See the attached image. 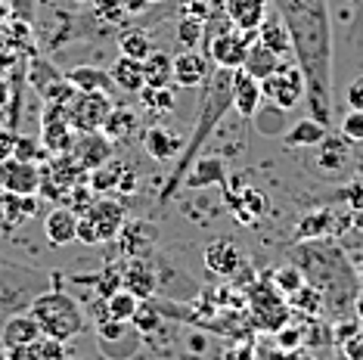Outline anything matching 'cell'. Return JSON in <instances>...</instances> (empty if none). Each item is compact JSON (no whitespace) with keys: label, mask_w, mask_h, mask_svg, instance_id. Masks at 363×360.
Listing matches in <instances>:
<instances>
[{"label":"cell","mask_w":363,"mask_h":360,"mask_svg":"<svg viewBox=\"0 0 363 360\" xmlns=\"http://www.w3.org/2000/svg\"><path fill=\"white\" fill-rule=\"evenodd\" d=\"M289 40L292 62L304 75V106L317 125L335 121V84H333V16L329 0H277Z\"/></svg>","instance_id":"1"},{"label":"cell","mask_w":363,"mask_h":360,"mask_svg":"<svg viewBox=\"0 0 363 360\" xmlns=\"http://www.w3.org/2000/svg\"><path fill=\"white\" fill-rule=\"evenodd\" d=\"M230 106H233V72H230V69H211L208 81L202 84L199 116H196L193 134L186 137L184 150H180V155L174 159V171L168 174V184L162 186V196H159L162 206L180 190V184H184V177H186V171L193 168L196 162H199L202 146L208 143V137L214 134V128L224 121V116L230 112Z\"/></svg>","instance_id":"2"},{"label":"cell","mask_w":363,"mask_h":360,"mask_svg":"<svg viewBox=\"0 0 363 360\" xmlns=\"http://www.w3.org/2000/svg\"><path fill=\"white\" fill-rule=\"evenodd\" d=\"M28 314L38 320L40 332L56 342H72L75 335L84 332V323H87L81 305L60 286V274H56V283L50 289L40 292V296L31 301Z\"/></svg>","instance_id":"3"},{"label":"cell","mask_w":363,"mask_h":360,"mask_svg":"<svg viewBox=\"0 0 363 360\" xmlns=\"http://www.w3.org/2000/svg\"><path fill=\"white\" fill-rule=\"evenodd\" d=\"M53 283H56V274H50V270L0 258V317L28 310L31 301H35L40 292L50 289Z\"/></svg>","instance_id":"4"},{"label":"cell","mask_w":363,"mask_h":360,"mask_svg":"<svg viewBox=\"0 0 363 360\" xmlns=\"http://www.w3.org/2000/svg\"><path fill=\"white\" fill-rule=\"evenodd\" d=\"M125 220H128L125 202H118L115 196H96L78 215V240L75 242H81V245L115 242V236L121 233Z\"/></svg>","instance_id":"5"},{"label":"cell","mask_w":363,"mask_h":360,"mask_svg":"<svg viewBox=\"0 0 363 360\" xmlns=\"http://www.w3.org/2000/svg\"><path fill=\"white\" fill-rule=\"evenodd\" d=\"M112 94L103 90H75L69 103H65V116L75 134H90V130H100L106 116L112 109Z\"/></svg>","instance_id":"6"},{"label":"cell","mask_w":363,"mask_h":360,"mask_svg":"<svg viewBox=\"0 0 363 360\" xmlns=\"http://www.w3.org/2000/svg\"><path fill=\"white\" fill-rule=\"evenodd\" d=\"M261 96L267 103H274L279 112L295 109V106L304 100V75H301V69L292 60L279 62V69L270 72V75L261 81Z\"/></svg>","instance_id":"7"},{"label":"cell","mask_w":363,"mask_h":360,"mask_svg":"<svg viewBox=\"0 0 363 360\" xmlns=\"http://www.w3.org/2000/svg\"><path fill=\"white\" fill-rule=\"evenodd\" d=\"M84 180H87V171H81L69 152L47 155V165L40 168V193L50 196L53 202H62V196L69 193L72 186L84 184Z\"/></svg>","instance_id":"8"},{"label":"cell","mask_w":363,"mask_h":360,"mask_svg":"<svg viewBox=\"0 0 363 360\" xmlns=\"http://www.w3.org/2000/svg\"><path fill=\"white\" fill-rule=\"evenodd\" d=\"M40 143L50 155H62L72 150L75 143V130L69 125V116H65V106H53L44 103V112H40Z\"/></svg>","instance_id":"9"},{"label":"cell","mask_w":363,"mask_h":360,"mask_svg":"<svg viewBox=\"0 0 363 360\" xmlns=\"http://www.w3.org/2000/svg\"><path fill=\"white\" fill-rule=\"evenodd\" d=\"M249 308H252V320L255 326H261V330H274L279 332L289 320V301L279 296V292L274 289V286H255L252 298H249Z\"/></svg>","instance_id":"10"},{"label":"cell","mask_w":363,"mask_h":360,"mask_svg":"<svg viewBox=\"0 0 363 360\" xmlns=\"http://www.w3.org/2000/svg\"><path fill=\"white\" fill-rule=\"evenodd\" d=\"M87 184L94 186L96 196H115V193H134L137 190V171L121 159H112L87 174Z\"/></svg>","instance_id":"11"},{"label":"cell","mask_w":363,"mask_h":360,"mask_svg":"<svg viewBox=\"0 0 363 360\" xmlns=\"http://www.w3.org/2000/svg\"><path fill=\"white\" fill-rule=\"evenodd\" d=\"M115 242L121 245V258H150L155 242H159V227L143 218L125 220V227L115 236Z\"/></svg>","instance_id":"12"},{"label":"cell","mask_w":363,"mask_h":360,"mask_svg":"<svg viewBox=\"0 0 363 360\" xmlns=\"http://www.w3.org/2000/svg\"><path fill=\"white\" fill-rule=\"evenodd\" d=\"M112 140L103 134V130H90V134H75V143H72L69 155L75 159V165L81 171H96L100 165L112 159Z\"/></svg>","instance_id":"13"},{"label":"cell","mask_w":363,"mask_h":360,"mask_svg":"<svg viewBox=\"0 0 363 360\" xmlns=\"http://www.w3.org/2000/svg\"><path fill=\"white\" fill-rule=\"evenodd\" d=\"M38 215V196L0 190V233H16Z\"/></svg>","instance_id":"14"},{"label":"cell","mask_w":363,"mask_h":360,"mask_svg":"<svg viewBox=\"0 0 363 360\" xmlns=\"http://www.w3.org/2000/svg\"><path fill=\"white\" fill-rule=\"evenodd\" d=\"M202 261H205V267H208L214 276H224V280L236 276L239 270H242V264H245L242 252H239V245L233 240H211L208 245H205V252H202Z\"/></svg>","instance_id":"15"},{"label":"cell","mask_w":363,"mask_h":360,"mask_svg":"<svg viewBox=\"0 0 363 360\" xmlns=\"http://www.w3.org/2000/svg\"><path fill=\"white\" fill-rule=\"evenodd\" d=\"M211 60L202 50H180L174 56V84L180 87H202L211 75Z\"/></svg>","instance_id":"16"},{"label":"cell","mask_w":363,"mask_h":360,"mask_svg":"<svg viewBox=\"0 0 363 360\" xmlns=\"http://www.w3.org/2000/svg\"><path fill=\"white\" fill-rule=\"evenodd\" d=\"M40 335H44V332H40L38 320L28 314V310H22V314L4 317V335H0V345H4L6 351L28 348V345H35Z\"/></svg>","instance_id":"17"},{"label":"cell","mask_w":363,"mask_h":360,"mask_svg":"<svg viewBox=\"0 0 363 360\" xmlns=\"http://www.w3.org/2000/svg\"><path fill=\"white\" fill-rule=\"evenodd\" d=\"M220 10L230 19V26L239 31H258L264 16L270 10V0H220Z\"/></svg>","instance_id":"18"},{"label":"cell","mask_w":363,"mask_h":360,"mask_svg":"<svg viewBox=\"0 0 363 360\" xmlns=\"http://www.w3.org/2000/svg\"><path fill=\"white\" fill-rule=\"evenodd\" d=\"M155 283H159V276H155V267L150 264V258H125V264H121V286L125 289H130L143 301V298H152Z\"/></svg>","instance_id":"19"},{"label":"cell","mask_w":363,"mask_h":360,"mask_svg":"<svg viewBox=\"0 0 363 360\" xmlns=\"http://www.w3.org/2000/svg\"><path fill=\"white\" fill-rule=\"evenodd\" d=\"M4 190L19 196H38L40 193V168L35 162L6 159L4 162Z\"/></svg>","instance_id":"20"},{"label":"cell","mask_w":363,"mask_h":360,"mask_svg":"<svg viewBox=\"0 0 363 360\" xmlns=\"http://www.w3.org/2000/svg\"><path fill=\"white\" fill-rule=\"evenodd\" d=\"M140 143H143V150L150 152V159H155V162H171V159H177V155H180V150H184L186 140H180L174 130L155 125V128L140 130Z\"/></svg>","instance_id":"21"},{"label":"cell","mask_w":363,"mask_h":360,"mask_svg":"<svg viewBox=\"0 0 363 360\" xmlns=\"http://www.w3.org/2000/svg\"><path fill=\"white\" fill-rule=\"evenodd\" d=\"M44 236L50 245H72L78 240V215L65 206H56L44 218Z\"/></svg>","instance_id":"22"},{"label":"cell","mask_w":363,"mask_h":360,"mask_svg":"<svg viewBox=\"0 0 363 360\" xmlns=\"http://www.w3.org/2000/svg\"><path fill=\"white\" fill-rule=\"evenodd\" d=\"M100 130L109 137L112 143H125V140H130V137L140 134V112L134 109V106H112Z\"/></svg>","instance_id":"23"},{"label":"cell","mask_w":363,"mask_h":360,"mask_svg":"<svg viewBox=\"0 0 363 360\" xmlns=\"http://www.w3.org/2000/svg\"><path fill=\"white\" fill-rule=\"evenodd\" d=\"M258 40L267 50H274L279 60H292V40H289V28H286V22H283V16L277 13H270L264 16V22L258 26Z\"/></svg>","instance_id":"24"},{"label":"cell","mask_w":363,"mask_h":360,"mask_svg":"<svg viewBox=\"0 0 363 360\" xmlns=\"http://www.w3.org/2000/svg\"><path fill=\"white\" fill-rule=\"evenodd\" d=\"M261 100H264V96H261V81H255L249 72L236 69L233 72V109L242 118H255Z\"/></svg>","instance_id":"25"},{"label":"cell","mask_w":363,"mask_h":360,"mask_svg":"<svg viewBox=\"0 0 363 360\" xmlns=\"http://www.w3.org/2000/svg\"><path fill=\"white\" fill-rule=\"evenodd\" d=\"M109 75H112L115 90H125V94H140V90L146 87V81H143V62L130 60V56H121L118 53V60L112 62Z\"/></svg>","instance_id":"26"},{"label":"cell","mask_w":363,"mask_h":360,"mask_svg":"<svg viewBox=\"0 0 363 360\" xmlns=\"http://www.w3.org/2000/svg\"><path fill=\"white\" fill-rule=\"evenodd\" d=\"M62 75L75 90H103V94L115 90L109 69H100V65H75V69L62 72Z\"/></svg>","instance_id":"27"},{"label":"cell","mask_w":363,"mask_h":360,"mask_svg":"<svg viewBox=\"0 0 363 360\" xmlns=\"http://www.w3.org/2000/svg\"><path fill=\"white\" fill-rule=\"evenodd\" d=\"M143 81L146 87H171V81H174V56L164 50H152L143 60Z\"/></svg>","instance_id":"28"},{"label":"cell","mask_w":363,"mask_h":360,"mask_svg":"<svg viewBox=\"0 0 363 360\" xmlns=\"http://www.w3.org/2000/svg\"><path fill=\"white\" fill-rule=\"evenodd\" d=\"M279 62H286V60H279L274 50H267V47L255 38V44L249 47V56H245V62H242V72H249L255 81H264L270 72L279 69Z\"/></svg>","instance_id":"29"},{"label":"cell","mask_w":363,"mask_h":360,"mask_svg":"<svg viewBox=\"0 0 363 360\" xmlns=\"http://www.w3.org/2000/svg\"><path fill=\"white\" fill-rule=\"evenodd\" d=\"M317 159H320V168L329 171V174H335L338 168L348 165V150H345V140L342 137H323V140L317 143Z\"/></svg>","instance_id":"30"},{"label":"cell","mask_w":363,"mask_h":360,"mask_svg":"<svg viewBox=\"0 0 363 360\" xmlns=\"http://www.w3.org/2000/svg\"><path fill=\"white\" fill-rule=\"evenodd\" d=\"M118 50H121V56H130V60L143 62L155 47H152V40H150V35H146L143 28H125L118 35Z\"/></svg>","instance_id":"31"},{"label":"cell","mask_w":363,"mask_h":360,"mask_svg":"<svg viewBox=\"0 0 363 360\" xmlns=\"http://www.w3.org/2000/svg\"><path fill=\"white\" fill-rule=\"evenodd\" d=\"M289 308H295V310H301V314H308V317H317L320 310L326 308V296H323V289L320 286H313V283H304L295 296H289Z\"/></svg>","instance_id":"32"},{"label":"cell","mask_w":363,"mask_h":360,"mask_svg":"<svg viewBox=\"0 0 363 360\" xmlns=\"http://www.w3.org/2000/svg\"><path fill=\"white\" fill-rule=\"evenodd\" d=\"M103 301H106V314H109V320H125V323H130V317H134V310L140 305V298L130 289H125V286L115 289L112 296H106Z\"/></svg>","instance_id":"33"},{"label":"cell","mask_w":363,"mask_h":360,"mask_svg":"<svg viewBox=\"0 0 363 360\" xmlns=\"http://www.w3.org/2000/svg\"><path fill=\"white\" fill-rule=\"evenodd\" d=\"M304 283H308V276H304V267H298V264H283V267L274 270V289L283 298L295 296Z\"/></svg>","instance_id":"34"},{"label":"cell","mask_w":363,"mask_h":360,"mask_svg":"<svg viewBox=\"0 0 363 360\" xmlns=\"http://www.w3.org/2000/svg\"><path fill=\"white\" fill-rule=\"evenodd\" d=\"M202 35H205V19L186 13L184 19H180V26H177V44L184 47V50H199Z\"/></svg>","instance_id":"35"},{"label":"cell","mask_w":363,"mask_h":360,"mask_svg":"<svg viewBox=\"0 0 363 360\" xmlns=\"http://www.w3.org/2000/svg\"><path fill=\"white\" fill-rule=\"evenodd\" d=\"M326 134L329 130L323 125H317L313 118H308V121H298V125L289 130L283 140H286V146H301V143H320Z\"/></svg>","instance_id":"36"},{"label":"cell","mask_w":363,"mask_h":360,"mask_svg":"<svg viewBox=\"0 0 363 360\" xmlns=\"http://www.w3.org/2000/svg\"><path fill=\"white\" fill-rule=\"evenodd\" d=\"M140 100L150 112L155 116H168L171 109H174V94H171V87H143L140 90Z\"/></svg>","instance_id":"37"},{"label":"cell","mask_w":363,"mask_h":360,"mask_svg":"<svg viewBox=\"0 0 363 360\" xmlns=\"http://www.w3.org/2000/svg\"><path fill=\"white\" fill-rule=\"evenodd\" d=\"M47 152L44 150V143L35 140V137H28V134H16V143H13V155L10 159H19V162H44L47 159Z\"/></svg>","instance_id":"38"},{"label":"cell","mask_w":363,"mask_h":360,"mask_svg":"<svg viewBox=\"0 0 363 360\" xmlns=\"http://www.w3.org/2000/svg\"><path fill=\"white\" fill-rule=\"evenodd\" d=\"M90 4H94L96 19L106 22V26H121V22L128 19L125 0H90Z\"/></svg>","instance_id":"39"},{"label":"cell","mask_w":363,"mask_h":360,"mask_svg":"<svg viewBox=\"0 0 363 360\" xmlns=\"http://www.w3.org/2000/svg\"><path fill=\"white\" fill-rule=\"evenodd\" d=\"M342 140L345 143H363V109H348V116L342 118Z\"/></svg>","instance_id":"40"},{"label":"cell","mask_w":363,"mask_h":360,"mask_svg":"<svg viewBox=\"0 0 363 360\" xmlns=\"http://www.w3.org/2000/svg\"><path fill=\"white\" fill-rule=\"evenodd\" d=\"M342 345H345V354H348L351 360H363V330L354 332V335H348Z\"/></svg>","instance_id":"41"},{"label":"cell","mask_w":363,"mask_h":360,"mask_svg":"<svg viewBox=\"0 0 363 360\" xmlns=\"http://www.w3.org/2000/svg\"><path fill=\"white\" fill-rule=\"evenodd\" d=\"M220 360H255V348L249 345V342H242V345L227 348L224 354H220Z\"/></svg>","instance_id":"42"},{"label":"cell","mask_w":363,"mask_h":360,"mask_svg":"<svg viewBox=\"0 0 363 360\" xmlns=\"http://www.w3.org/2000/svg\"><path fill=\"white\" fill-rule=\"evenodd\" d=\"M348 103H351V109H363V75L348 84Z\"/></svg>","instance_id":"43"},{"label":"cell","mask_w":363,"mask_h":360,"mask_svg":"<svg viewBox=\"0 0 363 360\" xmlns=\"http://www.w3.org/2000/svg\"><path fill=\"white\" fill-rule=\"evenodd\" d=\"M277 335H279V345H283L286 351H292V348L301 342V335H298V330H295V326H283V332H277Z\"/></svg>","instance_id":"44"},{"label":"cell","mask_w":363,"mask_h":360,"mask_svg":"<svg viewBox=\"0 0 363 360\" xmlns=\"http://www.w3.org/2000/svg\"><path fill=\"white\" fill-rule=\"evenodd\" d=\"M13 143H16V134H13V130L0 134V159H10V155H13Z\"/></svg>","instance_id":"45"},{"label":"cell","mask_w":363,"mask_h":360,"mask_svg":"<svg viewBox=\"0 0 363 360\" xmlns=\"http://www.w3.org/2000/svg\"><path fill=\"white\" fill-rule=\"evenodd\" d=\"M354 301H357V314L363 317V292H360V296H357V298H354Z\"/></svg>","instance_id":"46"},{"label":"cell","mask_w":363,"mask_h":360,"mask_svg":"<svg viewBox=\"0 0 363 360\" xmlns=\"http://www.w3.org/2000/svg\"><path fill=\"white\" fill-rule=\"evenodd\" d=\"M4 162L6 159H0V190H4Z\"/></svg>","instance_id":"47"},{"label":"cell","mask_w":363,"mask_h":360,"mask_svg":"<svg viewBox=\"0 0 363 360\" xmlns=\"http://www.w3.org/2000/svg\"><path fill=\"white\" fill-rule=\"evenodd\" d=\"M75 4H90V0H75Z\"/></svg>","instance_id":"48"},{"label":"cell","mask_w":363,"mask_h":360,"mask_svg":"<svg viewBox=\"0 0 363 360\" xmlns=\"http://www.w3.org/2000/svg\"><path fill=\"white\" fill-rule=\"evenodd\" d=\"M150 4H159V0H150Z\"/></svg>","instance_id":"49"}]
</instances>
